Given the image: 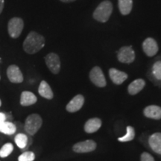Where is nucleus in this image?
Listing matches in <instances>:
<instances>
[{
    "label": "nucleus",
    "instance_id": "1",
    "mask_svg": "<svg viewBox=\"0 0 161 161\" xmlns=\"http://www.w3.org/2000/svg\"><path fill=\"white\" fill-rule=\"evenodd\" d=\"M45 37L37 32L32 31L30 32L24 40L23 44V50L29 55L37 53L45 46Z\"/></svg>",
    "mask_w": 161,
    "mask_h": 161
},
{
    "label": "nucleus",
    "instance_id": "2",
    "mask_svg": "<svg viewBox=\"0 0 161 161\" xmlns=\"http://www.w3.org/2000/svg\"><path fill=\"white\" fill-rule=\"evenodd\" d=\"M114 5L110 0H104L99 3L92 13V18L101 23H105L111 17Z\"/></svg>",
    "mask_w": 161,
    "mask_h": 161
},
{
    "label": "nucleus",
    "instance_id": "3",
    "mask_svg": "<svg viewBox=\"0 0 161 161\" xmlns=\"http://www.w3.org/2000/svg\"><path fill=\"white\" fill-rule=\"evenodd\" d=\"M43 125V119L41 116L37 114H31L26 118L24 128L28 134L30 136L35 135L41 128Z\"/></svg>",
    "mask_w": 161,
    "mask_h": 161
},
{
    "label": "nucleus",
    "instance_id": "4",
    "mask_svg": "<svg viewBox=\"0 0 161 161\" xmlns=\"http://www.w3.org/2000/svg\"><path fill=\"white\" fill-rule=\"evenodd\" d=\"M116 57L120 63L130 64L135 60L136 54L132 46H122L116 52Z\"/></svg>",
    "mask_w": 161,
    "mask_h": 161
},
{
    "label": "nucleus",
    "instance_id": "5",
    "mask_svg": "<svg viewBox=\"0 0 161 161\" xmlns=\"http://www.w3.org/2000/svg\"><path fill=\"white\" fill-rule=\"evenodd\" d=\"M24 29V21L20 17H13L8 23V31L10 37L16 39L21 35Z\"/></svg>",
    "mask_w": 161,
    "mask_h": 161
},
{
    "label": "nucleus",
    "instance_id": "6",
    "mask_svg": "<svg viewBox=\"0 0 161 161\" xmlns=\"http://www.w3.org/2000/svg\"><path fill=\"white\" fill-rule=\"evenodd\" d=\"M45 63L48 69L50 70L54 75H57L60 71L61 68V62L60 57L55 52H50L45 56Z\"/></svg>",
    "mask_w": 161,
    "mask_h": 161
},
{
    "label": "nucleus",
    "instance_id": "7",
    "mask_svg": "<svg viewBox=\"0 0 161 161\" xmlns=\"http://www.w3.org/2000/svg\"><path fill=\"white\" fill-rule=\"evenodd\" d=\"M90 80L94 85L98 87H104L107 85V80L104 76L103 71L101 69V67L98 66H94L90 71L89 74Z\"/></svg>",
    "mask_w": 161,
    "mask_h": 161
},
{
    "label": "nucleus",
    "instance_id": "8",
    "mask_svg": "<svg viewBox=\"0 0 161 161\" xmlns=\"http://www.w3.org/2000/svg\"><path fill=\"white\" fill-rule=\"evenodd\" d=\"M142 48L144 53L150 58L156 55L159 51L158 44L152 37H147L146 39H145L142 42Z\"/></svg>",
    "mask_w": 161,
    "mask_h": 161
},
{
    "label": "nucleus",
    "instance_id": "9",
    "mask_svg": "<svg viewBox=\"0 0 161 161\" xmlns=\"http://www.w3.org/2000/svg\"><path fill=\"white\" fill-rule=\"evenodd\" d=\"M96 142L92 140H88L82 142H78L74 145L72 150L76 153H87L96 150Z\"/></svg>",
    "mask_w": 161,
    "mask_h": 161
},
{
    "label": "nucleus",
    "instance_id": "10",
    "mask_svg": "<svg viewBox=\"0 0 161 161\" xmlns=\"http://www.w3.org/2000/svg\"><path fill=\"white\" fill-rule=\"evenodd\" d=\"M7 76L11 83L19 84L23 81V72L19 68V66L12 64L10 65L7 69Z\"/></svg>",
    "mask_w": 161,
    "mask_h": 161
},
{
    "label": "nucleus",
    "instance_id": "11",
    "mask_svg": "<svg viewBox=\"0 0 161 161\" xmlns=\"http://www.w3.org/2000/svg\"><path fill=\"white\" fill-rule=\"evenodd\" d=\"M84 104V97L81 94H78L66 104V110L69 113H75L81 109Z\"/></svg>",
    "mask_w": 161,
    "mask_h": 161
},
{
    "label": "nucleus",
    "instance_id": "12",
    "mask_svg": "<svg viewBox=\"0 0 161 161\" xmlns=\"http://www.w3.org/2000/svg\"><path fill=\"white\" fill-rule=\"evenodd\" d=\"M109 76L110 80L116 85H120L123 84L124 81L128 79V75L126 72L121 71L116 68H110L109 69Z\"/></svg>",
    "mask_w": 161,
    "mask_h": 161
},
{
    "label": "nucleus",
    "instance_id": "13",
    "mask_svg": "<svg viewBox=\"0 0 161 161\" xmlns=\"http://www.w3.org/2000/svg\"><path fill=\"white\" fill-rule=\"evenodd\" d=\"M143 114L147 118L152 119H161V107L158 105H148L145 108Z\"/></svg>",
    "mask_w": 161,
    "mask_h": 161
},
{
    "label": "nucleus",
    "instance_id": "14",
    "mask_svg": "<svg viewBox=\"0 0 161 161\" xmlns=\"http://www.w3.org/2000/svg\"><path fill=\"white\" fill-rule=\"evenodd\" d=\"M146 86V81L142 78H137L133 80L128 86V92L130 96H135L142 91Z\"/></svg>",
    "mask_w": 161,
    "mask_h": 161
},
{
    "label": "nucleus",
    "instance_id": "15",
    "mask_svg": "<svg viewBox=\"0 0 161 161\" xmlns=\"http://www.w3.org/2000/svg\"><path fill=\"white\" fill-rule=\"evenodd\" d=\"M148 143L153 152L161 154V133L157 132L150 136Z\"/></svg>",
    "mask_w": 161,
    "mask_h": 161
},
{
    "label": "nucleus",
    "instance_id": "16",
    "mask_svg": "<svg viewBox=\"0 0 161 161\" xmlns=\"http://www.w3.org/2000/svg\"><path fill=\"white\" fill-rule=\"evenodd\" d=\"M37 102V98L33 92L23 91L20 96V104L23 107H28L35 104Z\"/></svg>",
    "mask_w": 161,
    "mask_h": 161
},
{
    "label": "nucleus",
    "instance_id": "17",
    "mask_svg": "<svg viewBox=\"0 0 161 161\" xmlns=\"http://www.w3.org/2000/svg\"><path fill=\"white\" fill-rule=\"evenodd\" d=\"M102 126V120L99 118H91L84 125V130L88 134L95 133Z\"/></svg>",
    "mask_w": 161,
    "mask_h": 161
},
{
    "label": "nucleus",
    "instance_id": "18",
    "mask_svg": "<svg viewBox=\"0 0 161 161\" xmlns=\"http://www.w3.org/2000/svg\"><path fill=\"white\" fill-rule=\"evenodd\" d=\"M38 92H39L40 96L46 98V99H52L54 97V93L51 86L46 80H42L40 82L39 87H38Z\"/></svg>",
    "mask_w": 161,
    "mask_h": 161
},
{
    "label": "nucleus",
    "instance_id": "19",
    "mask_svg": "<svg viewBox=\"0 0 161 161\" xmlns=\"http://www.w3.org/2000/svg\"><path fill=\"white\" fill-rule=\"evenodd\" d=\"M134 2L133 0H118V8L120 14L123 16L130 14L132 11Z\"/></svg>",
    "mask_w": 161,
    "mask_h": 161
},
{
    "label": "nucleus",
    "instance_id": "20",
    "mask_svg": "<svg viewBox=\"0 0 161 161\" xmlns=\"http://www.w3.org/2000/svg\"><path fill=\"white\" fill-rule=\"evenodd\" d=\"M17 131V127L11 122H5L0 123V133L5 135H13Z\"/></svg>",
    "mask_w": 161,
    "mask_h": 161
},
{
    "label": "nucleus",
    "instance_id": "21",
    "mask_svg": "<svg viewBox=\"0 0 161 161\" xmlns=\"http://www.w3.org/2000/svg\"><path fill=\"white\" fill-rule=\"evenodd\" d=\"M14 142L18 148H21V149H24L27 146L28 142H29V138H28V136L26 134H23V133H19V134H17L14 137Z\"/></svg>",
    "mask_w": 161,
    "mask_h": 161
},
{
    "label": "nucleus",
    "instance_id": "22",
    "mask_svg": "<svg viewBox=\"0 0 161 161\" xmlns=\"http://www.w3.org/2000/svg\"><path fill=\"white\" fill-rule=\"evenodd\" d=\"M135 137V130L132 126H127L125 135L118 138V140L121 142H126L132 141Z\"/></svg>",
    "mask_w": 161,
    "mask_h": 161
},
{
    "label": "nucleus",
    "instance_id": "23",
    "mask_svg": "<svg viewBox=\"0 0 161 161\" xmlns=\"http://www.w3.org/2000/svg\"><path fill=\"white\" fill-rule=\"evenodd\" d=\"M152 75L155 79L161 80V60H158L153 64L151 69Z\"/></svg>",
    "mask_w": 161,
    "mask_h": 161
},
{
    "label": "nucleus",
    "instance_id": "24",
    "mask_svg": "<svg viewBox=\"0 0 161 161\" xmlns=\"http://www.w3.org/2000/svg\"><path fill=\"white\" fill-rule=\"evenodd\" d=\"M14 151V145L11 142H6L0 148V158H5L8 157Z\"/></svg>",
    "mask_w": 161,
    "mask_h": 161
},
{
    "label": "nucleus",
    "instance_id": "25",
    "mask_svg": "<svg viewBox=\"0 0 161 161\" xmlns=\"http://www.w3.org/2000/svg\"><path fill=\"white\" fill-rule=\"evenodd\" d=\"M35 159V153L32 152H25L19 156L18 161H34Z\"/></svg>",
    "mask_w": 161,
    "mask_h": 161
},
{
    "label": "nucleus",
    "instance_id": "26",
    "mask_svg": "<svg viewBox=\"0 0 161 161\" xmlns=\"http://www.w3.org/2000/svg\"><path fill=\"white\" fill-rule=\"evenodd\" d=\"M141 161H154V159L149 153L143 152L141 154Z\"/></svg>",
    "mask_w": 161,
    "mask_h": 161
},
{
    "label": "nucleus",
    "instance_id": "27",
    "mask_svg": "<svg viewBox=\"0 0 161 161\" xmlns=\"http://www.w3.org/2000/svg\"><path fill=\"white\" fill-rule=\"evenodd\" d=\"M6 119H7V117H6L5 114L3 112H0V123L6 121Z\"/></svg>",
    "mask_w": 161,
    "mask_h": 161
},
{
    "label": "nucleus",
    "instance_id": "28",
    "mask_svg": "<svg viewBox=\"0 0 161 161\" xmlns=\"http://www.w3.org/2000/svg\"><path fill=\"white\" fill-rule=\"evenodd\" d=\"M4 6H5V0H0V14L3 11Z\"/></svg>",
    "mask_w": 161,
    "mask_h": 161
},
{
    "label": "nucleus",
    "instance_id": "29",
    "mask_svg": "<svg viewBox=\"0 0 161 161\" xmlns=\"http://www.w3.org/2000/svg\"><path fill=\"white\" fill-rule=\"evenodd\" d=\"M60 1L64 3H73V2L77 1V0H60Z\"/></svg>",
    "mask_w": 161,
    "mask_h": 161
},
{
    "label": "nucleus",
    "instance_id": "30",
    "mask_svg": "<svg viewBox=\"0 0 161 161\" xmlns=\"http://www.w3.org/2000/svg\"><path fill=\"white\" fill-rule=\"evenodd\" d=\"M2 106V101H1V99H0V107Z\"/></svg>",
    "mask_w": 161,
    "mask_h": 161
},
{
    "label": "nucleus",
    "instance_id": "31",
    "mask_svg": "<svg viewBox=\"0 0 161 161\" xmlns=\"http://www.w3.org/2000/svg\"><path fill=\"white\" fill-rule=\"evenodd\" d=\"M0 79H1V77H0Z\"/></svg>",
    "mask_w": 161,
    "mask_h": 161
}]
</instances>
